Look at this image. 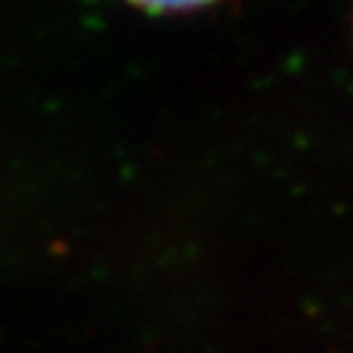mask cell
I'll return each instance as SVG.
<instances>
[{
	"mask_svg": "<svg viewBox=\"0 0 353 353\" xmlns=\"http://www.w3.org/2000/svg\"><path fill=\"white\" fill-rule=\"evenodd\" d=\"M131 6H139L144 11L154 13H176V11H194L202 6H212L217 0H128Z\"/></svg>",
	"mask_w": 353,
	"mask_h": 353,
	"instance_id": "1",
	"label": "cell"
}]
</instances>
